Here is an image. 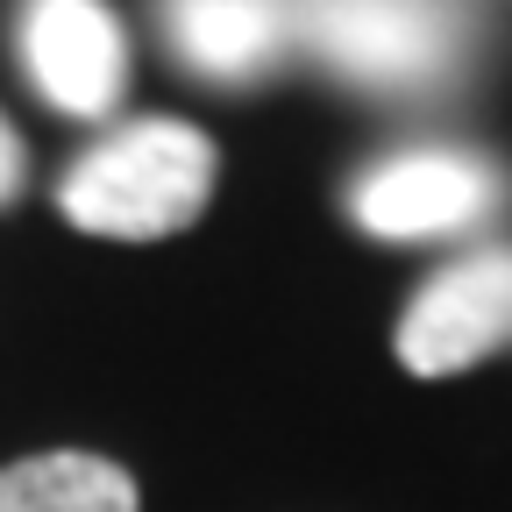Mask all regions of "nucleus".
Returning a JSON list of instances; mask_svg holds the SVG:
<instances>
[{
  "mask_svg": "<svg viewBox=\"0 0 512 512\" xmlns=\"http://www.w3.org/2000/svg\"><path fill=\"white\" fill-rule=\"evenodd\" d=\"M214 200V143L185 121H136L93 143L57 185L72 228L107 242H157L207 214Z\"/></svg>",
  "mask_w": 512,
  "mask_h": 512,
  "instance_id": "obj_1",
  "label": "nucleus"
},
{
  "mask_svg": "<svg viewBox=\"0 0 512 512\" xmlns=\"http://www.w3.org/2000/svg\"><path fill=\"white\" fill-rule=\"evenodd\" d=\"M306 36L349 79L406 93L463 57V0H306Z\"/></svg>",
  "mask_w": 512,
  "mask_h": 512,
  "instance_id": "obj_2",
  "label": "nucleus"
},
{
  "mask_svg": "<svg viewBox=\"0 0 512 512\" xmlns=\"http://www.w3.org/2000/svg\"><path fill=\"white\" fill-rule=\"evenodd\" d=\"M512 342V249H484L427 278L399 320V363L413 377H456Z\"/></svg>",
  "mask_w": 512,
  "mask_h": 512,
  "instance_id": "obj_3",
  "label": "nucleus"
},
{
  "mask_svg": "<svg viewBox=\"0 0 512 512\" xmlns=\"http://www.w3.org/2000/svg\"><path fill=\"white\" fill-rule=\"evenodd\" d=\"M491 200H498V171L484 157H463V150H406V157H384L356 185L349 214L370 235L413 242V235H448V228L491 214Z\"/></svg>",
  "mask_w": 512,
  "mask_h": 512,
  "instance_id": "obj_4",
  "label": "nucleus"
},
{
  "mask_svg": "<svg viewBox=\"0 0 512 512\" xmlns=\"http://www.w3.org/2000/svg\"><path fill=\"white\" fill-rule=\"evenodd\" d=\"M22 50H29L36 86L64 114H107L121 100L128 43H121V22L100 8V0H29Z\"/></svg>",
  "mask_w": 512,
  "mask_h": 512,
  "instance_id": "obj_5",
  "label": "nucleus"
},
{
  "mask_svg": "<svg viewBox=\"0 0 512 512\" xmlns=\"http://www.w3.org/2000/svg\"><path fill=\"white\" fill-rule=\"evenodd\" d=\"M292 8L285 0H171V43L207 79H249L285 50Z\"/></svg>",
  "mask_w": 512,
  "mask_h": 512,
  "instance_id": "obj_6",
  "label": "nucleus"
},
{
  "mask_svg": "<svg viewBox=\"0 0 512 512\" xmlns=\"http://www.w3.org/2000/svg\"><path fill=\"white\" fill-rule=\"evenodd\" d=\"M136 477L86 448H50V456L0 470V512H136Z\"/></svg>",
  "mask_w": 512,
  "mask_h": 512,
  "instance_id": "obj_7",
  "label": "nucleus"
},
{
  "mask_svg": "<svg viewBox=\"0 0 512 512\" xmlns=\"http://www.w3.org/2000/svg\"><path fill=\"white\" fill-rule=\"evenodd\" d=\"M22 192V143H15V128L0 121V207H8Z\"/></svg>",
  "mask_w": 512,
  "mask_h": 512,
  "instance_id": "obj_8",
  "label": "nucleus"
}]
</instances>
